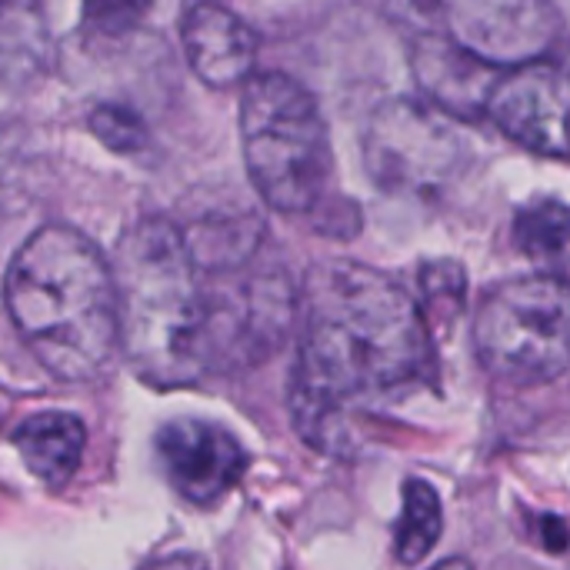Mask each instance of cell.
<instances>
[{
	"mask_svg": "<svg viewBox=\"0 0 570 570\" xmlns=\"http://www.w3.org/2000/svg\"><path fill=\"white\" fill-rule=\"evenodd\" d=\"M197 264L170 220L134 224L114 250L120 347L154 387H184L271 357L297 314L277 271Z\"/></svg>",
	"mask_w": 570,
	"mask_h": 570,
	"instance_id": "1",
	"label": "cell"
},
{
	"mask_svg": "<svg viewBox=\"0 0 570 570\" xmlns=\"http://www.w3.org/2000/svg\"><path fill=\"white\" fill-rule=\"evenodd\" d=\"M301 307L291 417L311 448L347 454L357 411L394 404L434 381L428 317L397 281L354 261L314 267Z\"/></svg>",
	"mask_w": 570,
	"mask_h": 570,
	"instance_id": "2",
	"label": "cell"
},
{
	"mask_svg": "<svg viewBox=\"0 0 570 570\" xmlns=\"http://www.w3.org/2000/svg\"><path fill=\"white\" fill-rule=\"evenodd\" d=\"M7 314L37 364L67 381L104 377L120 351L117 284L104 254L73 227L47 224L13 254L3 281Z\"/></svg>",
	"mask_w": 570,
	"mask_h": 570,
	"instance_id": "3",
	"label": "cell"
},
{
	"mask_svg": "<svg viewBox=\"0 0 570 570\" xmlns=\"http://www.w3.org/2000/svg\"><path fill=\"white\" fill-rule=\"evenodd\" d=\"M244 164L277 214H321L334 200V154L314 94L294 77L250 73L240 97Z\"/></svg>",
	"mask_w": 570,
	"mask_h": 570,
	"instance_id": "4",
	"label": "cell"
},
{
	"mask_svg": "<svg viewBox=\"0 0 570 570\" xmlns=\"http://www.w3.org/2000/svg\"><path fill=\"white\" fill-rule=\"evenodd\" d=\"M474 351L488 374L534 387L570 371V281L528 274L498 284L474 314Z\"/></svg>",
	"mask_w": 570,
	"mask_h": 570,
	"instance_id": "5",
	"label": "cell"
},
{
	"mask_svg": "<svg viewBox=\"0 0 570 570\" xmlns=\"http://www.w3.org/2000/svg\"><path fill=\"white\" fill-rule=\"evenodd\" d=\"M361 147L371 180L401 197L434 200L464 170V140L444 120V110L407 97L374 107Z\"/></svg>",
	"mask_w": 570,
	"mask_h": 570,
	"instance_id": "6",
	"label": "cell"
},
{
	"mask_svg": "<svg viewBox=\"0 0 570 570\" xmlns=\"http://www.w3.org/2000/svg\"><path fill=\"white\" fill-rule=\"evenodd\" d=\"M411 13L494 67L548 57L561 37L551 0H411Z\"/></svg>",
	"mask_w": 570,
	"mask_h": 570,
	"instance_id": "7",
	"label": "cell"
},
{
	"mask_svg": "<svg viewBox=\"0 0 570 570\" xmlns=\"http://www.w3.org/2000/svg\"><path fill=\"white\" fill-rule=\"evenodd\" d=\"M488 117L534 154L570 157V77L544 57L501 70Z\"/></svg>",
	"mask_w": 570,
	"mask_h": 570,
	"instance_id": "8",
	"label": "cell"
},
{
	"mask_svg": "<svg viewBox=\"0 0 570 570\" xmlns=\"http://www.w3.org/2000/svg\"><path fill=\"white\" fill-rule=\"evenodd\" d=\"M157 458L170 488L197 504H217L244 474L247 454L230 431L197 417H177L157 431Z\"/></svg>",
	"mask_w": 570,
	"mask_h": 570,
	"instance_id": "9",
	"label": "cell"
},
{
	"mask_svg": "<svg viewBox=\"0 0 570 570\" xmlns=\"http://www.w3.org/2000/svg\"><path fill=\"white\" fill-rule=\"evenodd\" d=\"M411 70L431 104L451 117H488V97L504 67H494L441 30H421L411 47Z\"/></svg>",
	"mask_w": 570,
	"mask_h": 570,
	"instance_id": "10",
	"label": "cell"
},
{
	"mask_svg": "<svg viewBox=\"0 0 570 570\" xmlns=\"http://www.w3.org/2000/svg\"><path fill=\"white\" fill-rule=\"evenodd\" d=\"M187 63L210 90H230L247 83L257 63V33L227 7L197 0L184 20Z\"/></svg>",
	"mask_w": 570,
	"mask_h": 570,
	"instance_id": "11",
	"label": "cell"
},
{
	"mask_svg": "<svg viewBox=\"0 0 570 570\" xmlns=\"http://www.w3.org/2000/svg\"><path fill=\"white\" fill-rule=\"evenodd\" d=\"M13 444L37 481H43L47 488H63L80 468L87 431L73 414L40 411L17 428Z\"/></svg>",
	"mask_w": 570,
	"mask_h": 570,
	"instance_id": "12",
	"label": "cell"
},
{
	"mask_svg": "<svg viewBox=\"0 0 570 570\" xmlns=\"http://www.w3.org/2000/svg\"><path fill=\"white\" fill-rule=\"evenodd\" d=\"M47 57V23L40 0H0V73L30 77Z\"/></svg>",
	"mask_w": 570,
	"mask_h": 570,
	"instance_id": "13",
	"label": "cell"
},
{
	"mask_svg": "<svg viewBox=\"0 0 570 570\" xmlns=\"http://www.w3.org/2000/svg\"><path fill=\"white\" fill-rule=\"evenodd\" d=\"M444 531V511L441 498L428 481H407L404 484V508L394 531V554L401 564H421Z\"/></svg>",
	"mask_w": 570,
	"mask_h": 570,
	"instance_id": "14",
	"label": "cell"
},
{
	"mask_svg": "<svg viewBox=\"0 0 570 570\" xmlns=\"http://www.w3.org/2000/svg\"><path fill=\"white\" fill-rule=\"evenodd\" d=\"M514 244L531 254H561L570 244V207L558 197H538L514 214Z\"/></svg>",
	"mask_w": 570,
	"mask_h": 570,
	"instance_id": "15",
	"label": "cell"
},
{
	"mask_svg": "<svg viewBox=\"0 0 570 570\" xmlns=\"http://www.w3.org/2000/svg\"><path fill=\"white\" fill-rule=\"evenodd\" d=\"M90 130L100 137L104 147H110L117 154H134V150L147 147V127L130 107H117V104L97 107L90 117Z\"/></svg>",
	"mask_w": 570,
	"mask_h": 570,
	"instance_id": "16",
	"label": "cell"
},
{
	"mask_svg": "<svg viewBox=\"0 0 570 570\" xmlns=\"http://www.w3.org/2000/svg\"><path fill=\"white\" fill-rule=\"evenodd\" d=\"M421 291H424L428 307L444 311L448 317H454L464 307V297H468V274L454 261H431V264L421 267Z\"/></svg>",
	"mask_w": 570,
	"mask_h": 570,
	"instance_id": "17",
	"label": "cell"
},
{
	"mask_svg": "<svg viewBox=\"0 0 570 570\" xmlns=\"http://www.w3.org/2000/svg\"><path fill=\"white\" fill-rule=\"evenodd\" d=\"M154 0H83V27L94 37H124L150 10Z\"/></svg>",
	"mask_w": 570,
	"mask_h": 570,
	"instance_id": "18",
	"label": "cell"
}]
</instances>
